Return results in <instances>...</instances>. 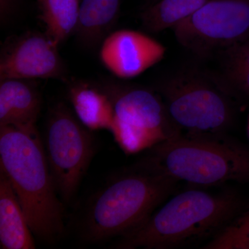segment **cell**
<instances>
[{"mask_svg":"<svg viewBox=\"0 0 249 249\" xmlns=\"http://www.w3.org/2000/svg\"><path fill=\"white\" fill-rule=\"evenodd\" d=\"M0 169L8 177L33 235L53 244L65 233L59 197L40 134L0 126Z\"/></svg>","mask_w":249,"mask_h":249,"instance_id":"obj_3","label":"cell"},{"mask_svg":"<svg viewBox=\"0 0 249 249\" xmlns=\"http://www.w3.org/2000/svg\"><path fill=\"white\" fill-rule=\"evenodd\" d=\"M68 97L78 119L91 130L107 129L112 123L110 101L98 85L84 81L69 83Z\"/></svg>","mask_w":249,"mask_h":249,"instance_id":"obj_14","label":"cell"},{"mask_svg":"<svg viewBox=\"0 0 249 249\" xmlns=\"http://www.w3.org/2000/svg\"><path fill=\"white\" fill-rule=\"evenodd\" d=\"M248 134H249V124H248Z\"/></svg>","mask_w":249,"mask_h":249,"instance_id":"obj_21","label":"cell"},{"mask_svg":"<svg viewBox=\"0 0 249 249\" xmlns=\"http://www.w3.org/2000/svg\"><path fill=\"white\" fill-rule=\"evenodd\" d=\"M97 85L110 101L112 123L109 131L125 153L150 150L181 135L157 91L112 80Z\"/></svg>","mask_w":249,"mask_h":249,"instance_id":"obj_5","label":"cell"},{"mask_svg":"<svg viewBox=\"0 0 249 249\" xmlns=\"http://www.w3.org/2000/svg\"><path fill=\"white\" fill-rule=\"evenodd\" d=\"M157 91L181 134H225L231 124L232 110L225 87L201 75H176L162 82Z\"/></svg>","mask_w":249,"mask_h":249,"instance_id":"obj_6","label":"cell"},{"mask_svg":"<svg viewBox=\"0 0 249 249\" xmlns=\"http://www.w3.org/2000/svg\"><path fill=\"white\" fill-rule=\"evenodd\" d=\"M245 207L242 196L231 190L182 192L111 248L171 249L209 241Z\"/></svg>","mask_w":249,"mask_h":249,"instance_id":"obj_1","label":"cell"},{"mask_svg":"<svg viewBox=\"0 0 249 249\" xmlns=\"http://www.w3.org/2000/svg\"><path fill=\"white\" fill-rule=\"evenodd\" d=\"M166 52L164 46L139 31H112L100 47V59L112 74L129 79L142 74L159 63Z\"/></svg>","mask_w":249,"mask_h":249,"instance_id":"obj_10","label":"cell"},{"mask_svg":"<svg viewBox=\"0 0 249 249\" xmlns=\"http://www.w3.org/2000/svg\"><path fill=\"white\" fill-rule=\"evenodd\" d=\"M80 0H37L46 35L58 46L76 32Z\"/></svg>","mask_w":249,"mask_h":249,"instance_id":"obj_15","label":"cell"},{"mask_svg":"<svg viewBox=\"0 0 249 249\" xmlns=\"http://www.w3.org/2000/svg\"><path fill=\"white\" fill-rule=\"evenodd\" d=\"M222 66L229 83L240 84L249 91V49L239 50L232 46L223 51Z\"/></svg>","mask_w":249,"mask_h":249,"instance_id":"obj_18","label":"cell"},{"mask_svg":"<svg viewBox=\"0 0 249 249\" xmlns=\"http://www.w3.org/2000/svg\"><path fill=\"white\" fill-rule=\"evenodd\" d=\"M147 6H149V5L155 4V3L157 2V1H158L159 0H147Z\"/></svg>","mask_w":249,"mask_h":249,"instance_id":"obj_20","label":"cell"},{"mask_svg":"<svg viewBox=\"0 0 249 249\" xmlns=\"http://www.w3.org/2000/svg\"><path fill=\"white\" fill-rule=\"evenodd\" d=\"M41 107L42 97L34 80H0V126L39 134L36 124Z\"/></svg>","mask_w":249,"mask_h":249,"instance_id":"obj_11","label":"cell"},{"mask_svg":"<svg viewBox=\"0 0 249 249\" xmlns=\"http://www.w3.org/2000/svg\"><path fill=\"white\" fill-rule=\"evenodd\" d=\"M139 163L196 186L249 183V148L225 134H181L150 149Z\"/></svg>","mask_w":249,"mask_h":249,"instance_id":"obj_4","label":"cell"},{"mask_svg":"<svg viewBox=\"0 0 249 249\" xmlns=\"http://www.w3.org/2000/svg\"><path fill=\"white\" fill-rule=\"evenodd\" d=\"M209 0H159L147 6L141 14L146 30L158 33L173 28L196 12Z\"/></svg>","mask_w":249,"mask_h":249,"instance_id":"obj_16","label":"cell"},{"mask_svg":"<svg viewBox=\"0 0 249 249\" xmlns=\"http://www.w3.org/2000/svg\"><path fill=\"white\" fill-rule=\"evenodd\" d=\"M178 181L138 163L113 177L91 196L77 222L85 244L120 238L145 222Z\"/></svg>","mask_w":249,"mask_h":249,"instance_id":"obj_2","label":"cell"},{"mask_svg":"<svg viewBox=\"0 0 249 249\" xmlns=\"http://www.w3.org/2000/svg\"><path fill=\"white\" fill-rule=\"evenodd\" d=\"M91 129L65 103L49 109L44 132V148L54 184L62 203L70 205L96 151Z\"/></svg>","mask_w":249,"mask_h":249,"instance_id":"obj_7","label":"cell"},{"mask_svg":"<svg viewBox=\"0 0 249 249\" xmlns=\"http://www.w3.org/2000/svg\"><path fill=\"white\" fill-rule=\"evenodd\" d=\"M18 0H0V18L4 22L14 13Z\"/></svg>","mask_w":249,"mask_h":249,"instance_id":"obj_19","label":"cell"},{"mask_svg":"<svg viewBox=\"0 0 249 249\" xmlns=\"http://www.w3.org/2000/svg\"><path fill=\"white\" fill-rule=\"evenodd\" d=\"M58 79L67 81L58 46L45 34L29 32L5 45L0 58V80Z\"/></svg>","mask_w":249,"mask_h":249,"instance_id":"obj_9","label":"cell"},{"mask_svg":"<svg viewBox=\"0 0 249 249\" xmlns=\"http://www.w3.org/2000/svg\"><path fill=\"white\" fill-rule=\"evenodd\" d=\"M204 249H249V206L205 243Z\"/></svg>","mask_w":249,"mask_h":249,"instance_id":"obj_17","label":"cell"},{"mask_svg":"<svg viewBox=\"0 0 249 249\" xmlns=\"http://www.w3.org/2000/svg\"><path fill=\"white\" fill-rule=\"evenodd\" d=\"M121 4V0H80L74 35L81 46L88 49L101 47L117 22Z\"/></svg>","mask_w":249,"mask_h":249,"instance_id":"obj_13","label":"cell"},{"mask_svg":"<svg viewBox=\"0 0 249 249\" xmlns=\"http://www.w3.org/2000/svg\"><path fill=\"white\" fill-rule=\"evenodd\" d=\"M173 29L178 42L193 53L223 52L249 30V0H209Z\"/></svg>","mask_w":249,"mask_h":249,"instance_id":"obj_8","label":"cell"},{"mask_svg":"<svg viewBox=\"0 0 249 249\" xmlns=\"http://www.w3.org/2000/svg\"><path fill=\"white\" fill-rule=\"evenodd\" d=\"M33 235L11 181L0 169V249H36Z\"/></svg>","mask_w":249,"mask_h":249,"instance_id":"obj_12","label":"cell"}]
</instances>
